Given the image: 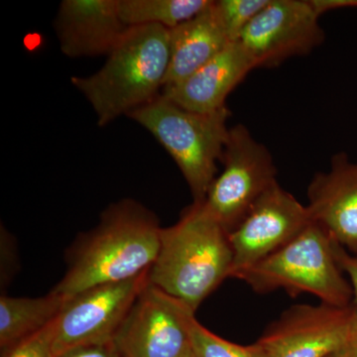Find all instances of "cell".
Instances as JSON below:
<instances>
[{
  "label": "cell",
  "mask_w": 357,
  "mask_h": 357,
  "mask_svg": "<svg viewBox=\"0 0 357 357\" xmlns=\"http://www.w3.org/2000/svg\"><path fill=\"white\" fill-rule=\"evenodd\" d=\"M161 230L155 213L137 202L112 204L73 246L67 272L53 291L68 298L146 273L158 255Z\"/></svg>",
  "instance_id": "1"
},
{
  "label": "cell",
  "mask_w": 357,
  "mask_h": 357,
  "mask_svg": "<svg viewBox=\"0 0 357 357\" xmlns=\"http://www.w3.org/2000/svg\"><path fill=\"white\" fill-rule=\"evenodd\" d=\"M229 234L202 203L192 204L177 223L162 227L158 255L148 273L149 283L196 312L229 278Z\"/></svg>",
  "instance_id": "2"
},
{
  "label": "cell",
  "mask_w": 357,
  "mask_h": 357,
  "mask_svg": "<svg viewBox=\"0 0 357 357\" xmlns=\"http://www.w3.org/2000/svg\"><path fill=\"white\" fill-rule=\"evenodd\" d=\"M169 63L170 30L160 25L130 26L102 69L70 81L91 103L98 126H105L158 96Z\"/></svg>",
  "instance_id": "3"
},
{
  "label": "cell",
  "mask_w": 357,
  "mask_h": 357,
  "mask_svg": "<svg viewBox=\"0 0 357 357\" xmlns=\"http://www.w3.org/2000/svg\"><path fill=\"white\" fill-rule=\"evenodd\" d=\"M128 116L147 129L168 151L189 185L194 203L204 202L217 177V164L222 162L229 138V109L202 114L159 95Z\"/></svg>",
  "instance_id": "4"
},
{
  "label": "cell",
  "mask_w": 357,
  "mask_h": 357,
  "mask_svg": "<svg viewBox=\"0 0 357 357\" xmlns=\"http://www.w3.org/2000/svg\"><path fill=\"white\" fill-rule=\"evenodd\" d=\"M232 278L245 282L256 293L283 289L293 297L311 294L323 304L337 307L351 306L354 297L335 259L333 239L314 222L283 248Z\"/></svg>",
  "instance_id": "5"
},
{
  "label": "cell",
  "mask_w": 357,
  "mask_h": 357,
  "mask_svg": "<svg viewBox=\"0 0 357 357\" xmlns=\"http://www.w3.org/2000/svg\"><path fill=\"white\" fill-rule=\"evenodd\" d=\"M220 163L222 172L211 183L202 204L230 234L277 182V169L268 148L243 124L229 129Z\"/></svg>",
  "instance_id": "6"
},
{
  "label": "cell",
  "mask_w": 357,
  "mask_h": 357,
  "mask_svg": "<svg viewBox=\"0 0 357 357\" xmlns=\"http://www.w3.org/2000/svg\"><path fill=\"white\" fill-rule=\"evenodd\" d=\"M357 307L295 305L255 342L260 357H328L356 337Z\"/></svg>",
  "instance_id": "7"
},
{
  "label": "cell",
  "mask_w": 357,
  "mask_h": 357,
  "mask_svg": "<svg viewBox=\"0 0 357 357\" xmlns=\"http://www.w3.org/2000/svg\"><path fill=\"white\" fill-rule=\"evenodd\" d=\"M148 273L68 297L56 319L54 356L74 347L114 342L134 302L149 282Z\"/></svg>",
  "instance_id": "8"
},
{
  "label": "cell",
  "mask_w": 357,
  "mask_h": 357,
  "mask_svg": "<svg viewBox=\"0 0 357 357\" xmlns=\"http://www.w3.org/2000/svg\"><path fill=\"white\" fill-rule=\"evenodd\" d=\"M189 307L148 282L117 331L123 357H181L191 349Z\"/></svg>",
  "instance_id": "9"
},
{
  "label": "cell",
  "mask_w": 357,
  "mask_h": 357,
  "mask_svg": "<svg viewBox=\"0 0 357 357\" xmlns=\"http://www.w3.org/2000/svg\"><path fill=\"white\" fill-rule=\"evenodd\" d=\"M310 0H270L244 30L241 42L256 68L278 67L323 44L325 33Z\"/></svg>",
  "instance_id": "10"
},
{
  "label": "cell",
  "mask_w": 357,
  "mask_h": 357,
  "mask_svg": "<svg viewBox=\"0 0 357 357\" xmlns=\"http://www.w3.org/2000/svg\"><path fill=\"white\" fill-rule=\"evenodd\" d=\"M312 222L307 206L275 182L229 234V278L283 248Z\"/></svg>",
  "instance_id": "11"
},
{
  "label": "cell",
  "mask_w": 357,
  "mask_h": 357,
  "mask_svg": "<svg viewBox=\"0 0 357 357\" xmlns=\"http://www.w3.org/2000/svg\"><path fill=\"white\" fill-rule=\"evenodd\" d=\"M312 222L351 255L357 253V162L347 153L333 156L328 172L317 173L307 190Z\"/></svg>",
  "instance_id": "12"
},
{
  "label": "cell",
  "mask_w": 357,
  "mask_h": 357,
  "mask_svg": "<svg viewBox=\"0 0 357 357\" xmlns=\"http://www.w3.org/2000/svg\"><path fill=\"white\" fill-rule=\"evenodd\" d=\"M128 28L119 0H64L55 20L61 51L70 58L109 56Z\"/></svg>",
  "instance_id": "13"
},
{
  "label": "cell",
  "mask_w": 357,
  "mask_h": 357,
  "mask_svg": "<svg viewBox=\"0 0 357 357\" xmlns=\"http://www.w3.org/2000/svg\"><path fill=\"white\" fill-rule=\"evenodd\" d=\"M253 69L255 63L243 44L231 42L185 81L163 88L161 95L191 112H217L227 107V96Z\"/></svg>",
  "instance_id": "14"
},
{
  "label": "cell",
  "mask_w": 357,
  "mask_h": 357,
  "mask_svg": "<svg viewBox=\"0 0 357 357\" xmlns=\"http://www.w3.org/2000/svg\"><path fill=\"white\" fill-rule=\"evenodd\" d=\"M229 43L215 1H211L198 15L170 29V63L163 88L185 81Z\"/></svg>",
  "instance_id": "15"
},
{
  "label": "cell",
  "mask_w": 357,
  "mask_h": 357,
  "mask_svg": "<svg viewBox=\"0 0 357 357\" xmlns=\"http://www.w3.org/2000/svg\"><path fill=\"white\" fill-rule=\"evenodd\" d=\"M67 300L62 294L51 291L39 298H0V347L8 351L14 345L53 323Z\"/></svg>",
  "instance_id": "16"
},
{
  "label": "cell",
  "mask_w": 357,
  "mask_h": 357,
  "mask_svg": "<svg viewBox=\"0 0 357 357\" xmlns=\"http://www.w3.org/2000/svg\"><path fill=\"white\" fill-rule=\"evenodd\" d=\"M211 0H119L122 22L130 26L160 25L173 29L198 15Z\"/></svg>",
  "instance_id": "17"
},
{
  "label": "cell",
  "mask_w": 357,
  "mask_h": 357,
  "mask_svg": "<svg viewBox=\"0 0 357 357\" xmlns=\"http://www.w3.org/2000/svg\"><path fill=\"white\" fill-rule=\"evenodd\" d=\"M190 344L197 357H260L255 344L239 345L218 337L192 316L188 323Z\"/></svg>",
  "instance_id": "18"
},
{
  "label": "cell",
  "mask_w": 357,
  "mask_h": 357,
  "mask_svg": "<svg viewBox=\"0 0 357 357\" xmlns=\"http://www.w3.org/2000/svg\"><path fill=\"white\" fill-rule=\"evenodd\" d=\"M270 0H220L215 1L218 15L230 43L241 40L244 30Z\"/></svg>",
  "instance_id": "19"
},
{
  "label": "cell",
  "mask_w": 357,
  "mask_h": 357,
  "mask_svg": "<svg viewBox=\"0 0 357 357\" xmlns=\"http://www.w3.org/2000/svg\"><path fill=\"white\" fill-rule=\"evenodd\" d=\"M55 324L56 319L43 330L14 345L4 352L3 357H55L53 351Z\"/></svg>",
  "instance_id": "20"
},
{
  "label": "cell",
  "mask_w": 357,
  "mask_h": 357,
  "mask_svg": "<svg viewBox=\"0 0 357 357\" xmlns=\"http://www.w3.org/2000/svg\"><path fill=\"white\" fill-rule=\"evenodd\" d=\"M55 357H123L114 342L102 344L83 345L68 349Z\"/></svg>",
  "instance_id": "21"
},
{
  "label": "cell",
  "mask_w": 357,
  "mask_h": 357,
  "mask_svg": "<svg viewBox=\"0 0 357 357\" xmlns=\"http://www.w3.org/2000/svg\"><path fill=\"white\" fill-rule=\"evenodd\" d=\"M333 251H335L338 266L349 276L354 296L357 302V256L351 255L335 241H333Z\"/></svg>",
  "instance_id": "22"
},
{
  "label": "cell",
  "mask_w": 357,
  "mask_h": 357,
  "mask_svg": "<svg viewBox=\"0 0 357 357\" xmlns=\"http://www.w3.org/2000/svg\"><path fill=\"white\" fill-rule=\"evenodd\" d=\"M319 16L331 10L340 8H357V0H310Z\"/></svg>",
  "instance_id": "23"
},
{
  "label": "cell",
  "mask_w": 357,
  "mask_h": 357,
  "mask_svg": "<svg viewBox=\"0 0 357 357\" xmlns=\"http://www.w3.org/2000/svg\"><path fill=\"white\" fill-rule=\"evenodd\" d=\"M333 357H357V340L354 337L351 342H349L342 349L335 352Z\"/></svg>",
  "instance_id": "24"
},
{
  "label": "cell",
  "mask_w": 357,
  "mask_h": 357,
  "mask_svg": "<svg viewBox=\"0 0 357 357\" xmlns=\"http://www.w3.org/2000/svg\"><path fill=\"white\" fill-rule=\"evenodd\" d=\"M181 357H197V356H196V354H195L194 352H192V349H190L189 351L185 352L184 356H182Z\"/></svg>",
  "instance_id": "25"
},
{
  "label": "cell",
  "mask_w": 357,
  "mask_h": 357,
  "mask_svg": "<svg viewBox=\"0 0 357 357\" xmlns=\"http://www.w3.org/2000/svg\"><path fill=\"white\" fill-rule=\"evenodd\" d=\"M356 337L357 340V316H356Z\"/></svg>",
  "instance_id": "26"
},
{
  "label": "cell",
  "mask_w": 357,
  "mask_h": 357,
  "mask_svg": "<svg viewBox=\"0 0 357 357\" xmlns=\"http://www.w3.org/2000/svg\"><path fill=\"white\" fill-rule=\"evenodd\" d=\"M333 356H328V357H333Z\"/></svg>",
  "instance_id": "27"
}]
</instances>
